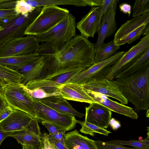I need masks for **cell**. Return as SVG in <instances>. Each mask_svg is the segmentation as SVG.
<instances>
[{"instance_id": "cell-48", "label": "cell", "mask_w": 149, "mask_h": 149, "mask_svg": "<svg viewBox=\"0 0 149 149\" xmlns=\"http://www.w3.org/2000/svg\"><path fill=\"white\" fill-rule=\"evenodd\" d=\"M65 131L60 130L57 132L59 142L65 145Z\"/></svg>"}, {"instance_id": "cell-38", "label": "cell", "mask_w": 149, "mask_h": 149, "mask_svg": "<svg viewBox=\"0 0 149 149\" xmlns=\"http://www.w3.org/2000/svg\"><path fill=\"white\" fill-rule=\"evenodd\" d=\"M113 0H103L100 6L98 26L101 23L104 15L107 12L111 5Z\"/></svg>"}, {"instance_id": "cell-1", "label": "cell", "mask_w": 149, "mask_h": 149, "mask_svg": "<svg viewBox=\"0 0 149 149\" xmlns=\"http://www.w3.org/2000/svg\"><path fill=\"white\" fill-rule=\"evenodd\" d=\"M95 44L81 35L76 36L59 49L55 56L44 58L41 78L63 69L87 68L94 64Z\"/></svg>"}, {"instance_id": "cell-51", "label": "cell", "mask_w": 149, "mask_h": 149, "mask_svg": "<svg viewBox=\"0 0 149 149\" xmlns=\"http://www.w3.org/2000/svg\"><path fill=\"white\" fill-rule=\"evenodd\" d=\"M22 146V149H39L31 146L24 145Z\"/></svg>"}, {"instance_id": "cell-43", "label": "cell", "mask_w": 149, "mask_h": 149, "mask_svg": "<svg viewBox=\"0 0 149 149\" xmlns=\"http://www.w3.org/2000/svg\"><path fill=\"white\" fill-rule=\"evenodd\" d=\"M41 123L42 124L47 128L49 132V134L51 136L61 130L56 126L48 123L44 121Z\"/></svg>"}, {"instance_id": "cell-47", "label": "cell", "mask_w": 149, "mask_h": 149, "mask_svg": "<svg viewBox=\"0 0 149 149\" xmlns=\"http://www.w3.org/2000/svg\"><path fill=\"white\" fill-rule=\"evenodd\" d=\"M8 106L3 96L0 95V111Z\"/></svg>"}, {"instance_id": "cell-45", "label": "cell", "mask_w": 149, "mask_h": 149, "mask_svg": "<svg viewBox=\"0 0 149 149\" xmlns=\"http://www.w3.org/2000/svg\"><path fill=\"white\" fill-rule=\"evenodd\" d=\"M87 6L92 7L100 6L103 0H84Z\"/></svg>"}, {"instance_id": "cell-17", "label": "cell", "mask_w": 149, "mask_h": 149, "mask_svg": "<svg viewBox=\"0 0 149 149\" xmlns=\"http://www.w3.org/2000/svg\"><path fill=\"white\" fill-rule=\"evenodd\" d=\"M85 91L95 101L111 111L134 119L138 118V116L132 108L113 101L106 95L96 92Z\"/></svg>"}, {"instance_id": "cell-15", "label": "cell", "mask_w": 149, "mask_h": 149, "mask_svg": "<svg viewBox=\"0 0 149 149\" xmlns=\"http://www.w3.org/2000/svg\"><path fill=\"white\" fill-rule=\"evenodd\" d=\"M84 121L102 128L108 127L111 118V111L99 103L90 104L86 107Z\"/></svg>"}, {"instance_id": "cell-32", "label": "cell", "mask_w": 149, "mask_h": 149, "mask_svg": "<svg viewBox=\"0 0 149 149\" xmlns=\"http://www.w3.org/2000/svg\"><path fill=\"white\" fill-rule=\"evenodd\" d=\"M147 24H144L141 26L123 39L115 42V44L119 46L126 43L131 44L135 40L139 39L141 35L143 34Z\"/></svg>"}, {"instance_id": "cell-5", "label": "cell", "mask_w": 149, "mask_h": 149, "mask_svg": "<svg viewBox=\"0 0 149 149\" xmlns=\"http://www.w3.org/2000/svg\"><path fill=\"white\" fill-rule=\"evenodd\" d=\"M75 17L70 12L57 24L47 32L36 36L38 42H50L60 49L76 36Z\"/></svg>"}, {"instance_id": "cell-13", "label": "cell", "mask_w": 149, "mask_h": 149, "mask_svg": "<svg viewBox=\"0 0 149 149\" xmlns=\"http://www.w3.org/2000/svg\"><path fill=\"white\" fill-rule=\"evenodd\" d=\"M118 1H113L107 12L104 15L102 21L98 26L97 32L98 37L95 44V52L105 39L113 34L117 29L115 19Z\"/></svg>"}, {"instance_id": "cell-42", "label": "cell", "mask_w": 149, "mask_h": 149, "mask_svg": "<svg viewBox=\"0 0 149 149\" xmlns=\"http://www.w3.org/2000/svg\"><path fill=\"white\" fill-rule=\"evenodd\" d=\"M14 110L8 106L1 111H0V123L10 115Z\"/></svg>"}, {"instance_id": "cell-8", "label": "cell", "mask_w": 149, "mask_h": 149, "mask_svg": "<svg viewBox=\"0 0 149 149\" xmlns=\"http://www.w3.org/2000/svg\"><path fill=\"white\" fill-rule=\"evenodd\" d=\"M3 96L11 108L24 111L35 118L33 101L20 83H12L6 86Z\"/></svg>"}, {"instance_id": "cell-26", "label": "cell", "mask_w": 149, "mask_h": 149, "mask_svg": "<svg viewBox=\"0 0 149 149\" xmlns=\"http://www.w3.org/2000/svg\"><path fill=\"white\" fill-rule=\"evenodd\" d=\"M24 76L17 71L0 65V84L4 87L14 83H21Z\"/></svg>"}, {"instance_id": "cell-9", "label": "cell", "mask_w": 149, "mask_h": 149, "mask_svg": "<svg viewBox=\"0 0 149 149\" xmlns=\"http://www.w3.org/2000/svg\"><path fill=\"white\" fill-rule=\"evenodd\" d=\"M148 48L149 35H148L141 38L138 43L125 52L121 57L112 65L106 78L113 80L119 73L134 63Z\"/></svg>"}, {"instance_id": "cell-34", "label": "cell", "mask_w": 149, "mask_h": 149, "mask_svg": "<svg viewBox=\"0 0 149 149\" xmlns=\"http://www.w3.org/2000/svg\"><path fill=\"white\" fill-rule=\"evenodd\" d=\"M17 15L14 9H0V26L4 27Z\"/></svg>"}, {"instance_id": "cell-30", "label": "cell", "mask_w": 149, "mask_h": 149, "mask_svg": "<svg viewBox=\"0 0 149 149\" xmlns=\"http://www.w3.org/2000/svg\"><path fill=\"white\" fill-rule=\"evenodd\" d=\"M77 123L80 124L81 125V128L79 130L80 132L91 136H94L95 133H99L108 136L109 134L112 133L106 129L102 128L84 121H81L77 120Z\"/></svg>"}, {"instance_id": "cell-21", "label": "cell", "mask_w": 149, "mask_h": 149, "mask_svg": "<svg viewBox=\"0 0 149 149\" xmlns=\"http://www.w3.org/2000/svg\"><path fill=\"white\" fill-rule=\"evenodd\" d=\"M65 145L69 149H97L95 141L80 134L77 129L65 134Z\"/></svg>"}, {"instance_id": "cell-53", "label": "cell", "mask_w": 149, "mask_h": 149, "mask_svg": "<svg viewBox=\"0 0 149 149\" xmlns=\"http://www.w3.org/2000/svg\"><path fill=\"white\" fill-rule=\"evenodd\" d=\"M146 117H149V109L147 110Z\"/></svg>"}, {"instance_id": "cell-28", "label": "cell", "mask_w": 149, "mask_h": 149, "mask_svg": "<svg viewBox=\"0 0 149 149\" xmlns=\"http://www.w3.org/2000/svg\"><path fill=\"white\" fill-rule=\"evenodd\" d=\"M149 65V48L134 63L119 73L115 79L129 76L139 70Z\"/></svg>"}, {"instance_id": "cell-6", "label": "cell", "mask_w": 149, "mask_h": 149, "mask_svg": "<svg viewBox=\"0 0 149 149\" xmlns=\"http://www.w3.org/2000/svg\"><path fill=\"white\" fill-rule=\"evenodd\" d=\"M38 122H45L65 132L74 129L77 123L75 116L63 113L44 104L37 99L31 98Z\"/></svg>"}, {"instance_id": "cell-52", "label": "cell", "mask_w": 149, "mask_h": 149, "mask_svg": "<svg viewBox=\"0 0 149 149\" xmlns=\"http://www.w3.org/2000/svg\"><path fill=\"white\" fill-rule=\"evenodd\" d=\"M4 87L0 84V95H3Z\"/></svg>"}, {"instance_id": "cell-4", "label": "cell", "mask_w": 149, "mask_h": 149, "mask_svg": "<svg viewBox=\"0 0 149 149\" xmlns=\"http://www.w3.org/2000/svg\"><path fill=\"white\" fill-rule=\"evenodd\" d=\"M69 12L67 9L56 6H43L38 16L26 29L24 35H40L56 25Z\"/></svg>"}, {"instance_id": "cell-2", "label": "cell", "mask_w": 149, "mask_h": 149, "mask_svg": "<svg viewBox=\"0 0 149 149\" xmlns=\"http://www.w3.org/2000/svg\"><path fill=\"white\" fill-rule=\"evenodd\" d=\"M128 101L137 110L149 108V65L131 75L114 81Z\"/></svg>"}, {"instance_id": "cell-33", "label": "cell", "mask_w": 149, "mask_h": 149, "mask_svg": "<svg viewBox=\"0 0 149 149\" xmlns=\"http://www.w3.org/2000/svg\"><path fill=\"white\" fill-rule=\"evenodd\" d=\"M133 17L149 12V0H136L133 8Z\"/></svg>"}, {"instance_id": "cell-27", "label": "cell", "mask_w": 149, "mask_h": 149, "mask_svg": "<svg viewBox=\"0 0 149 149\" xmlns=\"http://www.w3.org/2000/svg\"><path fill=\"white\" fill-rule=\"evenodd\" d=\"M120 48L116 45L113 40L109 42L103 43L95 52L94 63L103 61L111 57Z\"/></svg>"}, {"instance_id": "cell-46", "label": "cell", "mask_w": 149, "mask_h": 149, "mask_svg": "<svg viewBox=\"0 0 149 149\" xmlns=\"http://www.w3.org/2000/svg\"><path fill=\"white\" fill-rule=\"evenodd\" d=\"M113 130H116L119 128L121 125L119 122L116 120L114 118H111L110 121L109 125Z\"/></svg>"}, {"instance_id": "cell-12", "label": "cell", "mask_w": 149, "mask_h": 149, "mask_svg": "<svg viewBox=\"0 0 149 149\" xmlns=\"http://www.w3.org/2000/svg\"><path fill=\"white\" fill-rule=\"evenodd\" d=\"M80 85L85 91L99 93L112 97L118 100L122 104H128V102L123 95L114 80H110L105 78Z\"/></svg>"}, {"instance_id": "cell-37", "label": "cell", "mask_w": 149, "mask_h": 149, "mask_svg": "<svg viewBox=\"0 0 149 149\" xmlns=\"http://www.w3.org/2000/svg\"><path fill=\"white\" fill-rule=\"evenodd\" d=\"M95 141L97 149H137L136 148L128 147L123 146L106 143L100 140Z\"/></svg>"}, {"instance_id": "cell-16", "label": "cell", "mask_w": 149, "mask_h": 149, "mask_svg": "<svg viewBox=\"0 0 149 149\" xmlns=\"http://www.w3.org/2000/svg\"><path fill=\"white\" fill-rule=\"evenodd\" d=\"M33 118L24 111L14 109L10 115L0 123V127L5 132L25 130Z\"/></svg>"}, {"instance_id": "cell-14", "label": "cell", "mask_w": 149, "mask_h": 149, "mask_svg": "<svg viewBox=\"0 0 149 149\" xmlns=\"http://www.w3.org/2000/svg\"><path fill=\"white\" fill-rule=\"evenodd\" d=\"M6 133L8 137L15 139L22 145L31 146L38 149L40 147L42 135L38 122L35 118L26 129Z\"/></svg>"}, {"instance_id": "cell-19", "label": "cell", "mask_w": 149, "mask_h": 149, "mask_svg": "<svg viewBox=\"0 0 149 149\" xmlns=\"http://www.w3.org/2000/svg\"><path fill=\"white\" fill-rule=\"evenodd\" d=\"M61 96L67 100H70L89 104L97 103L80 85L65 83L58 87Z\"/></svg>"}, {"instance_id": "cell-49", "label": "cell", "mask_w": 149, "mask_h": 149, "mask_svg": "<svg viewBox=\"0 0 149 149\" xmlns=\"http://www.w3.org/2000/svg\"><path fill=\"white\" fill-rule=\"evenodd\" d=\"M8 137L7 133L3 131L0 127V146L3 141Z\"/></svg>"}, {"instance_id": "cell-44", "label": "cell", "mask_w": 149, "mask_h": 149, "mask_svg": "<svg viewBox=\"0 0 149 149\" xmlns=\"http://www.w3.org/2000/svg\"><path fill=\"white\" fill-rule=\"evenodd\" d=\"M120 10L123 13L127 14L130 17V15L132 6L130 4L126 3H123L119 6Z\"/></svg>"}, {"instance_id": "cell-23", "label": "cell", "mask_w": 149, "mask_h": 149, "mask_svg": "<svg viewBox=\"0 0 149 149\" xmlns=\"http://www.w3.org/2000/svg\"><path fill=\"white\" fill-rule=\"evenodd\" d=\"M149 22V12L134 17L122 24L115 35V43L123 39L141 26Z\"/></svg>"}, {"instance_id": "cell-11", "label": "cell", "mask_w": 149, "mask_h": 149, "mask_svg": "<svg viewBox=\"0 0 149 149\" xmlns=\"http://www.w3.org/2000/svg\"><path fill=\"white\" fill-rule=\"evenodd\" d=\"M39 45L35 36H27L18 38L9 42L0 49V57L36 53Z\"/></svg>"}, {"instance_id": "cell-40", "label": "cell", "mask_w": 149, "mask_h": 149, "mask_svg": "<svg viewBox=\"0 0 149 149\" xmlns=\"http://www.w3.org/2000/svg\"><path fill=\"white\" fill-rule=\"evenodd\" d=\"M17 0H0V9H14Z\"/></svg>"}, {"instance_id": "cell-25", "label": "cell", "mask_w": 149, "mask_h": 149, "mask_svg": "<svg viewBox=\"0 0 149 149\" xmlns=\"http://www.w3.org/2000/svg\"><path fill=\"white\" fill-rule=\"evenodd\" d=\"M30 6L33 8L45 6L71 5L78 7L86 6L84 0H25Z\"/></svg>"}, {"instance_id": "cell-18", "label": "cell", "mask_w": 149, "mask_h": 149, "mask_svg": "<svg viewBox=\"0 0 149 149\" xmlns=\"http://www.w3.org/2000/svg\"><path fill=\"white\" fill-rule=\"evenodd\" d=\"M100 6L91 7V9L76 24V28L83 37L88 39L94 37L98 26Z\"/></svg>"}, {"instance_id": "cell-3", "label": "cell", "mask_w": 149, "mask_h": 149, "mask_svg": "<svg viewBox=\"0 0 149 149\" xmlns=\"http://www.w3.org/2000/svg\"><path fill=\"white\" fill-rule=\"evenodd\" d=\"M86 68H77L63 69L42 77L30 81L22 85L28 90L41 88L53 95H61L58 87L68 81Z\"/></svg>"}, {"instance_id": "cell-41", "label": "cell", "mask_w": 149, "mask_h": 149, "mask_svg": "<svg viewBox=\"0 0 149 149\" xmlns=\"http://www.w3.org/2000/svg\"><path fill=\"white\" fill-rule=\"evenodd\" d=\"M47 136L44 133L41 138L40 143L39 149H53Z\"/></svg>"}, {"instance_id": "cell-39", "label": "cell", "mask_w": 149, "mask_h": 149, "mask_svg": "<svg viewBox=\"0 0 149 149\" xmlns=\"http://www.w3.org/2000/svg\"><path fill=\"white\" fill-rule=\"evenodd\" d=\"M49 142L54 149H69L65 145L56 141L49 134L44 133Z\"/></svg>"}, {"instance_id": "cell-7", "label": "cell", "mask_w": 149, "mask_h": 149, "mask_svg": "<svg viewBox=\"0 0 149 149\" xmlns=\"http://www.w3.org/2000/svg\"><path fill=\"white\" fill-rule=\"evenodd\" d=\"M42 7L35 8L27 16L18 14L0 32V49L6 44L15 39L25 35L27 28L40 13Z\"/></svg>"}, {"instance_id": "cell-35", "label": "cell", "mask_w": 149, "mask_h": 149, "mask_svg": "<svg viewBox=\"0 0 149 149\" xmlns=\"http://www.w3.org/2000/svg\"><path fill=\"white\" fill-rule=\"evenodd\" d=\"M35 8L30 6L26 2L25 0H17L14 9L17 14H21L27 16Z\"/></svg>"}, {"instance_id": "cell-31", "label": "cell", "mask_w": 149, "mask_h": 149, "mask_svg": "<svg viewBox=\"0 0 149 149\" xmlns=\"http://www.w3.org/2000/svg\"><path fill=\"white\" fill-rule=\"evenodd\" d=\"M59 50V48L54 43L47 42H42L39 45L37 53L39 56L46 58L55 56Z\"/></svg>"}, {"instance_id": "cell-24", "label": "cell", "mask_w": 149, "mask_h": 149, "mask_svg": "<svg viewBox=\"0 0 149 149\" xmlns=\"http://www.w3.org/2000/svg\"><path fill=\"white\" fill-rule=\"evenodd\" d=\"M39 56L37 53L20 56L0 57V65L17 71Z\"/></svg>"}, {"instance_id": "cell-10", "label": "cell", "mask_w": 149, "mask_h": 149, "mask_svg": "<svg viewBox=\"0 0 149 149\" xmlns=\"http://www.w3.org/2000/svg\"><path fill=\"white\" fill-rule=\"evenodd\" d=\"M125 52V51L117 52L109 58L94 63L79 73L65 83L80 85L91 81L106 78L112 65L120 58Z\"/></svg>"}, {"instance_id": "cell-29", "label": "cell", "mask_w": 149, "mask_h": 149, "mask_svg": "<svg viewBox=\"0 0 149 149\" xmlns=\"http://www.w3.org/2000/svg\"><path fill=\"white\" fill-rule=\"evenodd\" d=\"M106 143L121 146H130L137 149H149V134L144 139L141 140H115L105 142Z\"/></svg>"}, {"instance_id": "cell-22", "label": "cell", "mask_w": 149, "mask_h": 149, "mask_svg": "<svg viewBox=\"0 0 149 149\" xmlns=\"http://www.w3.org/2000/svg\"><path fill=\"white\" fill-rule=\"evenodd\" d=\"M44 66V58L39 56L19 69L17 71L24 76L21 83L24 85L30 81L40 78Z\"/></svg>"}, {"instance_id": "cell-54", "label": "cell", "mask_w": 149, "mask_h": 149, "mask_svg": "<svg viewBox=\"0 0 149 149\" xmlns=\"http://www.w3.org/2000/svg\"><path fill=\"white\" fill-rule=\"evenodd\" d=\"M3 29V27L0 26V32Z\"/></svg>"}, {"instance_id": "cell-36", "label": "cell", "mask_w": 149, "mask_h": 149, "mask_svg": "<svg viewBox=\"0 0 149 149\" xmlns=\"http://www.w3.org/2000/svg\"><path fill=\"white\" fill-rule=\"evenodd\" d=\"M21 84L24 89L28 93L31 98L40 99L54 96L52 94L47 93L41 88H37L31 90L27 89L24 88Z\"/></svg>"}, {"instance_id": "cell-20", "label": "cell", "mask_w": 149, "mask_h": 149, "mask_svg": "<svg viewBox=\"0 0 149 149\" xmlns=\"http://www.w3.org/2000/svg\"><path fill=\"white\" fill-rule=\"evenodd\" d=\"M37 100L58 112L79 118L85 116L84 114L80 113L74 109L67 100L62 97L61 95H54Z\"/></svg>"}, {"instance_id": "cell-50", "label": "cell", "mask_w": 149, "mask_h": 149, "mask_svg": "<svg viewBox=\"0 0 149 149\" xmlns=\"http://www.w3.org/2000/svg\"><path fill=\"white\" fill-rule=\"evenodd\" d=\"M143 35H149V24L148 23L145 28L143 34Z\"/></svg>"}]
</instances>
